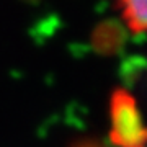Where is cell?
Listing matches in <instances>:
<instances>
[{
    "label": "cell",
    "mask_w": 147,
    "mask_h": 147,
    "mask_svg": "<svg viewBox=\"0 0 147 147\" xmlns=\"http://www.w3.org/2000/svg\"><path fill=\"white\" fill-rule=\"evenodd\" d=\"M110 141L118 147H146V129L137 101L127 90L116 88L110 98Z\"/></svg>",
    "instance_id": "obj_1"
},
{
    "label": "cell",
    "mask_w": 147,
    "mask_h": 147,
    "mask_svg": "<svg viewBox=\"0 0 147 147\" xmlns=\"http://www.w3.org/2000/svg\"><path fill=\"white\" fill-rule=\"evenodd\" d=\"M90 41L93 51L100 56L119 54L126 44V28L116 20H105L95 26Z\"/></svg>",
    "instance_id": "obj_2"
},
{
    "label": "cell",
    "mask_w": 147,
    "mask_h": 147,
    "mask_svg": "<svg viewBox=\"0 0 147 147\" xmlns=\"http://www.w3.org/2000/svg\"><path fill=\"white\" fill-rule=\"evenodd\" d=\"M121 16L134 34H144L147 26V5L146 0H115Z\"/></svg>",
    "instance_id": "obj_3"
},
{
    "label": "cell",
    "mask_w": 147,
    "mask_h": 147,
    "mask_svg": "<svg viewBox=\"0 0 147 147\" xmlns=\"http://www.w3.org/2000/svg\"><path fill=\"white\" fill-rule=\"evenodd\" d=\"M69 147H106L105 144L98 139H92V137H84L79 141H74Z\"/></svg>",
    "instance_id": "obj_4"
},
{
    "label": "cell",
    "mask_w": 147,
    "mask_h": 147,
    "mask_svg": "<svg viewBox=\"0 0 147 147\" xmlns=\"http://www.w3.org/2000/svg\"><path fill=\"white\" fill-rule=\"evenodd\" d=\"M25 2H28V3H36V2H39V0H25Z\"/></svg>",
    "instance_id": "obj_5"
}]
</instances>
